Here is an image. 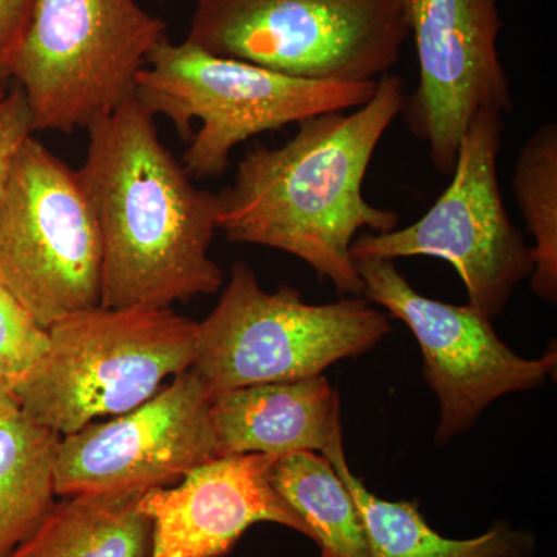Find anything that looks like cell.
<instances>
[{"mask_svg":"<svg viewBox=\"0 0 557 557\" xmlns=\"http://www.w3.org/2000/svg\"><path fill=\"white\" fill-rule=\"evenodd\" d=\"M49 346V330L40 327L24 306L0 284V357L24 375Z\"/></svg>","mask_w":557,"mask_h":557,"instance_id":"20","label":"cell"},{"mask_svg":"<svg viewBox=\"0 0 557 557\" xmlns=\"http://www.w3.org/2000/svg\"><path fill=\"white\" fill-rule=\"evenodd\" d=\"M401 76H381L351 112L300 121L278 148L256 145L218 196V230L233 244L278 249L309 263L341 295L362 296L351 245L362 230H397L398 214L373 207L362 186L381 139L403 113Z\"/></svg>","mask_w":557,"mask_h":557,"instance_id":"1","label":"cell"},{"mask_svg":"<svg viewBox=\"0 0 557 557\" xmlns=\"http://www.w3.org/2000/svg\"><path fill=\"white\" fill-rule=\"evenodd\" d=\"M408 38L406 0H196L185 40L295 78L359 84L391 73Z\"/></svg>","mask_w":557,"mask_h":557,"instance_id":"7","label":"cell"},{"mask_svg":"<svg viewBox=\"0 0 557 557\" xmlns=\"http://www.w3.org/2000/svg\"><path fill=\"white\" fill-rule=\"evenodd\" d=\"M270 482L309 528L322 557H368L355 498L324 454L300 450L278 457Z\"/></svg>","mask_w":557,"mask_h":557,"instance_id":"18","label":"cell"},{"mask_svg":"<svg viewBox=\"0 0 557 557\" xmlns=\"http://www.w3.org/2000/svg\"><path fill=\"white\" fill-rule=\"evenodd\" d=\"M362 298L387 310L413 333L424 358V380L435 392L440 418L435 443H448L474 426L496 399L544 386L556 372V347L528 359L511 350L469 306L418 293L391 259H355Z\"/></svg>","mask_w":557,"mask_h":557,"instance_id":"10","label":"cell"},{"mask_svg":"<svg viewBox=\"0 0 557 557\" xmlns=\"http://www.w3.org/2000/svg\"><path fill=\"white\" fill-rule=\"evenodd\" d=\"M277 457L267 454L218 457L172 486L139 497L150 522L148 557H223L256 523L309 528L270 482Z\"/></svg>","mask_w":557,"mask_h":557,"instance_id":"13","label":"cell"},{"mask_svg":"<svg viewBox=\"0 0 557 557\" xmlns=\"http://www.w3.org/2000/svg\"><path fill=\"white\" fill-rule=\"evenodd\" d=\"M197 322L172 309H94L62 318L16 386L21 412L61 437L131 412L188 372Z\"/></svg>","mask_w":557,"mask_h":557,"instance_id":"4","label":"cell"},{"mask_svg":"<svg viewBox=\"0 0 557 557\" xmlns=\"http://www.w3.org/2000/svg\"><path fill=\"white\" fill-rule=\"evenodd\" d=\"M35 0H0V76L10 79L11 64L28 22H30Z\"/></svg>","mask_w":557,"mask_h":557,"instance_id":"22","label":"cell"},{"mask_svg":"<svg viewBox=\"0 0 557 557\" xmlns=\"http://www.w3.org/2000/svg\"><path fill=\"white\" fill-rule=\"evenodd\" d=\"M391 332L387 314L362 296L309 304L288 285L265 292L255 271L236 262L218 306L197 322L190 370L212 399L233 388L322 375L335 362L368 354Z\"/></svg>","mask_w":557,"mask_h":557,"instance_id":"5","label":"cell"},{"mask_svg":"<svg viewBox=\"0 0 557 557\" xmlns=\"http://www.w3.org/2000/svg\"><path fill=\"white\" fill-rule=\"evenodd\" d=\"M512 193L528 233L534 271L531 288L537 298L557 300V124L539 126L520 149L512 172Z\"/></svg>","mask_w":557,"mask_h":557,"instance_id":"19","label":"cell"},{"mask_svg":"<svg viewBox=\"0 0 557 557\" xmlns=\"http://www.w3.org/2000/svg\"><path fill=\"white\" fill-rule=\"evenodd\" d=\"M10 81L9 78H5V76H0V100H2L3 97H5L7 91L10 90Z\"/></svg>","mask_w":557,"mask_h":557,"instance_id":"24","label":"cell"},{"mask_svg":"<svg viewBox=\"0 0 557 557\" xmlns=\"http://www.w3.org/2000/svg\"><path fill=\"white\" fill-rule=\"evenodd\" d=\"M376 83L295 78L164 38L139 72L135 100L189 141L182 164L190 178H215L242 143L322 113L361 108Z\"/></svg>","mask_w":557,"mask_h":557,"instance_id":"3","label":"cell"},{"mask_svg":"<svg viewBox=\"0 0 557 557\" xmlns=\"http://www.w3.org/2000/svg\"><path fill=\"white\" fill-rule=\"evenodd\" d=\"M218 457L322 453L343 434L341 399L324 375L255 384L211 401Z\"/></svg>","mask_w":557,"mask_h":557,"instance_id":"14","label":"cell"},{"mask_svg":"<svg viewBox=\"0 0 557 557\" xmlns=\"http://www.w3.org/2000/svg\"><path fill=\"white\" fill-rule=\"evenodd\" d=\"M20 380L21 373L0 357V417L20 409L16 398V386Z\"/></svg>","mask_w":557,"mask_h":557,"instance_id":"23","label":"cell"},{"mask_svg":"<svg viewBox=\"0 0 557 557\" xmlns=\"http://www.w3.org/2000/svg\"><path fill=\"white\" fill-rule=\"evenodd\" d=\"M101 265L100 228L79 171L28 138L0 194V284L49 330L100 306Z\"/></svg>","mask_w":557,"mask_h":557,"instance_id":"8","label":"cell"},{"mask_svg":"<svg viewBox=\"0 0 557 557\" xmlns=\"http://www.w3.org/2000/svg\"><path fill=\"white\" fill-rule=\"evenodd\" d=\"M61 435L25 417H0V557L25 541L57 502L54 460Z\"/></svg>","mask_w":557,"mask_h":557,"instance_id":"17","label":"cell"},{"mask_svg":"<svg viewBox=\"0 0 557 557\" xmlns=\"http://www.w3.org/2000/svg\"><path fill=\"white\" fill-rule=\"evenodd\" d=\"M166 28L137 0H35L10 70L35 131H87L134 100Z\"/></svg>","mask_w":557,"mask_h":557,"instance_id":"6","label":"cell"},{"mask_svg":"<svg viewBox=\"0 0 557 557\" xmlns=\"http://www.w3.org/2000/svg\"><path fill=\"white\" fill-rule=\"evenodd\" d=\"M87 132L78 171L100 228V306L172 309L218 293L225 276L209 255L218 196L194 186L156 116L134 98Z\"/></svg>","mask_w":557,"mask_h":557,"instance_id":"2","label":"cell"},{"mask_svg":"<svg viewBox=\"0 0 557 557\" xmlns=\"http://www.w3.org/2000/svg\"><path fill=\"white\" fill-rule=\"evenodd\" d=\"M420 83L406 98L413 137L426 143L438 174H453L458 146L482 110L512 112L497 39L496 0H406Z\"/></svg>","mask_w":557,"mask_h":557,"instance_id":"12","label":"cell"},{"mask_svg":"<svg viewBox=\"0 0 557 557\" xmlns=\"http://www.w3.org/2000/svg\"><path fill=\"white\" fill-rule=\"evenodd\" d=\"M321 454L332 461L355 498L368 557H528L536 547L533 534L502 522L482 536L465 541L442 536L421 516L417 502H388L370 493L348 465L343 434L336 435Z\"/></svg>","mask_w":557,"mask_h":557,"instance_id":"15","label":"cell"},{"mask_svg":"<svg viewBox=\"0 0 557 557\" xmlns=\"http://www.w3.org/2000/svg\"><path fill=\"white\" fill-rule=\"evenodd\" d=\"M211 401L189 369L131 412L65 435L54 460L57 496L175 485L218 458Z\"/></svg>","mask_w":557,"mask_h":557,"instance_id":"11","label":"cell"},{"mask_svg":"<svg viewBox=\"0 0 557 557\" xmlns=\"http://www.w3.org/2000/svg\"><path fill=\"white\" fill-rule=\"evenodd\" d=\"M35 132L24 91L14 84L0 100V194L5 188L17 153Z\"/></svg>","mask_w":557,"mask_h":557,"instance_id":"21","label":"cell"},{"mask_svg":"<svg viewBox=\"0 0 557 557\" xmlns=\"http://www.w3.org/2000/svg\"><path fill=\"white\" fill-rule=\"evenodd\" d=\"M143 493H84L57 500L7 557H148L150 522Z\"/></svg>","mask_w":557,"mask_h":557,"instance_id":"16","label":"cell"},{"mask_svg":"<svg viewBox=\"0 0 557 557\" xmlns=\"http://www.w3.org/2000/svg\"><path fill=\"white\" fill-rule=\"evenodd\" d=\"M504 115L482 110L469 124L448 188L412 225L355 239L351 258L428 256L456 270L468 306L493 321L534 271L531 248L509 219L497 178Z\"/></svg>","mask_w":557,"mask_h":557,"instance_id":"9","label":"cell"}]
</instances>
